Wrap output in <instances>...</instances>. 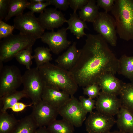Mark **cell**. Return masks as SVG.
<instances>
[{
  "label": "cell",
  "mask_w": 133,
  "mask_h": 133,
  "mask_svg": "<svg viewBox=\"0 0 133 133\" xmlns=\"http://www.w3.org/2000/svg\"><path fill=\"white\" fill-rule=\"evenodd\" d=\"M86 37L76 62L69 71L78 86L82 88L98 84L105 74L115 75L118 66V59L101 35L88 34Z\"/></svg>",
  "instance_id": "6da1fadb"
},
{
  "label": "cell",
  "mask_w": 133,
  "mask_h": 133,
  "mask_svg": "<svg viewBox=\"0 0 133 133\" xmlns=\"http://www.w3.org/2000/svg\"><path fill=\"white\" fill-rule=\"evenodd\" d=\"M46 85L74 95L78 86L69 71L50 62L38 68Z\"/></svg>",
  "instance_id": "7a4b0ae2"
},
{
  "label": "cell",
  "mask_w": 133,
  "mask_h": 133,
  "mask_svg": "<svg viewBox=\"0 0 133 133\" xmlns=\"http://www.w3.org/2000/svg\"><path fill=\"white\" fill-rule=\"evenodd\" d=\"M111 12L119 37L126 41L133 40V0H115Z\"/></svg>",
  "instance_id": "3957f363"
},
{
  "label": "cell",
  "mask_w": 133,
  "mask_h": 133,
  "mask_svg": "<svg viewBox=\"0 0 133 133\" xmlns=\"http://www.w3.org/2000/svg\"><path fill=\"white\" fill-rule=\"evenodd\" d=\"M36 39L19 33L4 38L0 44V62L8 61L23 50L34 44Z\"/></svg>",
  "instance_id": "277c9868"
},
{
  "label": "cell",
  "mask_w": 133,
  "mask_h": 133,
  "mask_svg": "<svg viewBox=\"0 0 133 133\" xmlns=\"http://www.w3.org/2000/svg\"><path fill=\"white\" fill-rule=\"evenodd\" d=\"M23 90L30 98L33 105L41 100L46 84L37 67L27 70L22 76Z\"/></svg>",
  "instance_id": "5b68a950"
},
{
  "label": "cell",
  "mask_w": 133,
  "mask_h": 133,
  "mask_svg": "<svg viewBox=\"0 0 133 133\" xmlns=\"http://www.w3.org/2000/svg\"><path fill=\"white\" fill-rule=\"evenodd\" d=\"M15 28L20 33L31 36L36 40L41 38L44 33L38 18L30 11L15 17L13 20Z\"/></svg>",
  "instance_id": "8992f818"
},
{
  "label": "cell",
  "mask_w": 133,
  "mask_h": 133,
  "mask_svg": "<svg viewBox=\"0 0 133 133\" xmlns=\"http://www.w3.org/2000/svg\"><path fill=\"white\" fill-rule=\"evenodd\" d=\"M94 29L101 35L107 42L113 47L117 43V32L115 20L108 13L100 12L92 23Z\"/></svg>",
  "instance_id": "52a82bcc"
},
{
  "label": "cell",
  "mask_w": 133,
  "mask_h": 133,
  "mask_svg": "<svg viewBox=\"0 0 133 133\" xmlns=\"http://www.w3.org/2000/svg\"><path fill=\"white\" fill-rule=\"evenodd\" d=\"M58 114L63 118L74 127H81L86 119L87 113L83 109L79 100L74 95L70 96L69 100L58 109Z\"/></svg>",
  "instance_id": "ba28073f"
},
{
  "label": "cell",
  "mask_w": 133,
  "mask_h": 133,
  "mask_svg": "<svg viewBox=\"0 0 133 133\" xmlns=\"http://www.w3.org/2000/svg\"><path fill=\"white\" fill-rule=\"evenodd\" d=\"M0 73V97L17 90L22 84V75L16 66H4Z\"/></svg>",
  "instance_id": "9c48e42d"
},
{
  "label": "cell",
  "mask_w": 133,
  "mask_h": 133,
  "mask_svg": "<svg viewBox=\"0 0 133 133\" xmlns=\"http://www.w3.org/2000/svg\"><path fill=\"white\" fill-rule=\"evenodd\" d=\"M116 123V120L113 116L97 111L90 113L85 122L88 133H108Z\"/></svg>",
  "instance_id": "30bf717a"
},
{
  "label": "cell",
  "mask_w": 133,
  "mask_h": 133,
  "mask_svg": "<svg viewBox=\"0 0 133 133\" xmlns=\"http://www.w3.org/2000/svg\"><path fill=\"white\" fill-rule=\"evenodd\" d=\"M66 28L62 27L56 32L54 30L45 32L40 39L48 46L50 51L58 55L68 48L71 42L68 40Z\"/></svg>",
  "instance_id": "8fae6325"
},
{
  "label": "cell",
  "mask_w": 133,
  "mask_h": 133,
  "mask_svg": "<svg viewBox=\"0 0 133 133\" xmlns=\"http://www.w3.org/2000/svg\"><path fill=\"white\" fill-rule=\"evenodd\" d=\"M31 115L38 127L46 126L56 119L58 114V109L42 100L33 105Z\"/></svg>",
  "instance_id": "7c38bea8"
},
{
  "label": "cell",
  "mask_w": 133,
  "mask_h": 133,
  "mask_svg": "<svg viewBox=\"0 0 133 133\" xmlns=\"http://www.w3.org/2000/svg\"><path fill=\"white\" fill-rule=\"evenodd\" d=\"M122 104L117 96L101 91L96 101L97 111L112 116L117 115Z\"/></svg>",
  "instance_id": "4fadbf2b"
},
{
  "label": "cell",
  "mask_w": 133,
  "mask_h": 133,
  "mask_svg": "<svg viewBox=\"0 0 133 133\" xmlns=\"http://www.w3.org/2000/svg\"><path fill=\"white\" fill-rule=\"evenodd\" d=\"M38 18L45 30L51 31L61 27L67 20L61 11L53 8H46Z\"/></svg>",
  "instance_id": "5bb4252c"
},
{
  "label": "cell",
  "mask_w": 133,
  "mask_h": 133,
  "mask_svg": "<svg viewBox=\"0 0 133 133\" xmlns=\"http://www.w3.org/2000/svg\"><path fill=\"white\" fill-rule=\"evenodd\" d=\"M70 96L64 91L46 85L42 93V99L58 109L69 100Z\"/></svg>",
  "instance_id": "9a60e30c"
},
{
  "label": "cell",
  "mask_w": 133,
  "mask_h": 133,
  "mask_svg": "<svg viewBox=\"0 0 133 133\" xmlns=\"http://www.w3.org/2000/svg\"><path fill=\"white\" fill-rule=\"evenodd\" d=\"M125 83L116 77L115 75L107 73L101 77L98 84L102 92L117 96L119 95Z\"/></svg>",
  "instance_id": "2e32d148"
},
{
  "label": "cell",
  "mask_w": 133,
  "mask_h": 133,
  "mask_svg": "<svg viewBox=\"0 0 133 133\" xmlns=\"http://www.w3.org/2000/svg\"><path fill=\"white\" fill-rule=\"evenodd\" d=\"M76 44V42H74L66 51L58 57L55 60L57 65L68 71L73 68L77 61L80 53V49L77 48Z\"/></svg>",
  "instance_id": "e0dca14e"
},
{
  "label": "cell",
  "mask_w": 133,
  "mask_h": 133,
  "mask_svg": "<svg viewBox=\"0 0 133 133\" xmlns=\"http://www.w3.org/2000/svg\"><path fill=\"white\" fill-rule=\"evenodd\" d=\"M116 123L124 133H133V112L122 105L117 114Z\"/></svg>",
  "instance_id": "ac0fdd59"
},
{
  "label": "cell",
  "mask_w": 133,
  "mask_h": 133,
  "mask_svg": "<svg viewBox=\"0 0 133 133\" xmlns=\"http://www.w3.org/2000/svg\"><path fill=\"white\" fill-rule=\"evenodd\" d=\"M66 22L68 26L66 28L71 32L79 39L84 36L87 35L84 32V29H89L86 22L82 20L78 16L76 12L70 14L69 19L67 20Z\"/></svg>",
  "instance_id": "d6986e66"
},
{
  "label": "cell",
  "mask_w": 133,
  "mask_h": 133,
  "mask_svg": "<svg viewBox=\"0 0 133 133\" xmlns=\"http://www.w3.org/2000/svg\"><path fill=\"white\" fill-rule=\"evenodd\" d=\"M28 97L23 90H16L3 96L0 97V112H6L21 99Z\"/></svg>",
  "instance_id": "ffe728a7"
},
{
  "label": "cell",
  "mask_w": 133,
  "mask_h": 133,
  "mask_svg": "<svg viewBox=\"0 0 133 133\" xmlns=\"http://www.w3.org/2000/svg\"><path fill=\"white\" fill-rule=\"evenodd\" d=\"M99 8L96 0H89L87 4L79 11V17L84 21L92 23L98 15Z\"/></svg>",
  "instance_id": "44dd1931"
},
{
  "label": "cell",
  "mask_w": 133,
  "mask_h": 133,
  "mask_svg": "<svg viewBox=\"0 0 133 133\" xmlns=\"http://www.w3.org/2000/svg\"><path fill=\"white\" fill-rule=\"evenodd\" d=\"M117 73L125 76L133 83V56L124 54L118 59Z\"/></svg>",
  "instance_id": "7402d4cb"
},
{
  "label": "cell",
  "mask_w": 133,
  "mask_h": 133,
  "mask_svg": "<svg viewBox=\"0 0 133 133\" xmlns=\"http://www.w3.org/2000/svg\"><path fill=\"white\" fill-rule=\"evenodd\" d=\"M38 128L35 121L30 114L18 120L11 133H35Z\"/></svg>",
  "instance_id": "603a6c76"
},
{
  "label": "cell",
  "mask_w": 133,
  "mask_h": 133,
  "mask_svg": "<svg viewBox=\"0 0 133 133\" xmlns=\"http://www.w3.org/2000/svg\"><path fill=\"white\" fill-rule=\"evenodd\" d=\"M47 127L50 133H74V126L63 118L56 119Z\"/></svg>",
  "instance_id": "cb8c5ba5"
},
{
  "label": "cell",
  "mask_w": 133,
  "mask_h": 133,
  "mask_svg": "<svg viewBox=\"0 0 133 133\" xmlns=\"http://www.w3.org/2000/svg\"><path fill=\"white\" fill-rule=\"evenodd\" d=\"M18 121L13 114L0 112V133H11Z\"/></svg>",
  "instance_id": "d4e9b609"
},
{
  "label": "cell",
  "mask_w": 133,
  "mask_h": 133,
  "mask_svg": "<svg viewBox=\"0 0 133 133\" xmlns=\"http://www.w3.org/2000/svg\"><path fill=\"white\" fill-rule=\"evenodd\" d=\"M119 95L122 105L133 112V83H125Z\"/></svg>",
  "instance_id": "484cf974"
},
{
  "label": "cell",
  "mask_w": 133,
  "mask_h": 133,
  "mask_svg": "<svg viewBox=\"0 0 133 133\" xmlns=\"http://www.w3.org/2000/svg\"><path fill=\"white\" fill-rule=\"evenodd\" d=\"M30 4L26 0H11L8 12L5 21L6 22L13 16L23 14L24 10Z\"/></svg>",
  "instance_id": "4316f807"
},
{
  "label": "cell",
  "mask_w": 133,
  "mask_h": 133,
  "mask_svg": "<svg viewBox=\"0 0 133 133\" xmlns=\"http://www.w3.org/2000/svg\"><path fill=\"white\" fill-rule=\"evenodd\" d=\"M34 54L33 55L36 67L38 68L42 65L50 62L52 60L50 50L49 48L43 47H38L34 50Z\"/></svg>",
  "instance_id": "83f0119b"
},
{
  "label": "cell",
  "mask_w": 133,
  "mask_h": 133,
  "mask_svg": "<svg viewBox=\"0 0 133 133\" xmlns=\"http://www.w3.org/2000/svg\"><path fill=\"white\" fill-rule=\"evenodd\" d=\"M30 46L20 51L15 56L16 60L20 64L25 66L27 70L30 69L33 59L32 55V48Z\"/></svg>",
  "instance_id": "f1b7e54d"
},
{
  "label": "cell",
  "mask_w": 133,
  "mask_h": 133,
  "mask_svg": "<svg viewBox=\"0 0 133 133\" xmlns=\"http://www.w3.org/2000/svg\"><path fill=\"white\" fill-rule=\"evenodd\" d=\"M79 100L84 110L87 113H91L96 108V101L89 98H86L83 96L79 97Z\"/></svg>",
  "instance_id": "f546056e"
},
{
  "label": "cell",
  "mask_w": 133,
  "mask_h": 133,
  "mask_svg": "<svg viewBox=\"0 0 133 133\" xmlns=\"http://www.w3.org/2000/svg\"><path fill=\"white\" fill-rule=\"evenodd\" d=\"M83 93L92 99L97 98L99 95L101 88L97 83H95L83 87Z\"/></svg>",
  "instance_id": "4dcf8cb0"
},
{
  "label": "cell",
  "mask_w": 133,
  "mask_h": 133,
  "mask_svg": "<svg viewBox=\"0 0 133 133\" xmlns=\"http://www.w3.org/2000/svg\"><path fill=\"white\" fill-rule=\"evenodd\" d=\"M14 28V26L0 20V39L7 38L13 34L12 32Z\"/></svg>",
  "instance_id": "1f68e13d"
},
{
  "label": "cell",
  "mask_w": 133,
  "mask_h": 133,
  "mask_svg": "<svg viewBox=\"0 0 133 133\" xmlns=\"http://www.w3.org/2000/svg\"><path fill=\"white\" fill-rule=\"evenodd\" d=\"M50 5L47 0L46 2L35 4H30L27 7V8L30 10L33 13H40L43 12L48 6Z\"/></svg>",
  "instance_id": "d6a6232c"
},
{
  "label": "cell",
  "mask_w": 133,
  "mask_h": 133,
  "mask_svg": "<svg viewBox=\"0 0 133 133\" xmlns=\"http://www.w3.org/2000/svg\"><path fill=\"white\" fill-rule=\"evenodd\" d=\"M115 0H97L96 1L98 6L103 9L104 12L108 13L111 11L114 5Z\"/></svg>",
  "instance_id": "836d02e7"
},
{
  "label": "cell",
  "mask_w": 133,
  "mask_h": 133,
  "mask_svg": "<svg viewBox=\"0 0 133 133\" xmlns=\"http://www.w3.org/2000/svg\"><path fill=\"white\" fill-rule=\"evenodd\" d=\"M48 1L50 5L61 10H66L69 6V0H48Z\"/></svg>",
  "instance_id": "e575fe53"
},
{
  "label": "cell",
  "mask_w": 133,
  "mask_h": 133,
  "mask_svg": "<svg viewBox=\"0 0 133 133\" xmlns=\"http://www.w3.org/2000/svg\"><path fill=\"white\" fill-rule=\"evenodd\" d=\"M11 0H0V20L5 18L8 12Z\"/></svg>",
  "instance_id": "d590c367"
},
{
  "label": "cell",
  "mask_w": 133,
  "mask_h": 133,
  "mask_svg": "<svg viewBox=\"0 0 133 133\" xmlns=\"http://www.w3.org/2000/svg\"><path fill=\"white\" fill-rule=\"evenodd\" d=\"M89 0H69V6L73 10L74 12L77 10H81Z\"/></svg>",
  "instance_id": "8d00e7d4"
},
{
  "label": "cell",
  "mask_w": 133,
  "mask_h": 133,
  "mask_svg": "<svg viewBox=\"0 0 133 133\" xmlns=\"http://www.w3.org/2000/svg\"><path fill=\"white\" fill-rule=\"evenodd\" d=\"M32 105H33V104L32 103L27 105L22 102H18L13 106L11 109L14 112H18L23 111L27 107L32 106Z\"/></svg>",
  "instance_id": "74e56055"
},
{
  "label": "cell",
  "mask_w": 133,
  "mask_h": 133,
  "mask_svg": "<svg viewBox=\"0 0 133 133\" xmlns=\"http://www.w3.org/2000/svg\"><path fill=\"white\" fill-rule=\"evenodd\" d=\"M35 133H50L48 130L47 127L44 126L38 127Z\"/></svg>",
  "instance_id": "f35d334b"
},
{
  "label": "cell",
  "mask_w": 133,
  "mask_h": 133,
  "mask_svg": "<svg viewBox=\"0 0 133 133\" xmlns=\"http://www.w3.org/2000/svg\"><path fill=\"white\" fill-rule=\"evenodd\" d=\"M47 0H30L29 2L31 4H35L45 2Z\"/></svg>",
  "instance_id": "ab89813d"
},
{
  "label": "cell",
  "mask_w": 133,
  "mask_h": 133,
  "mask_svg": "<svg viewBox=\"0 0 133 133\" xmlns=\"http://www.w3.org/2000/svg\"><path fill=\"white\" fill-rule=\"evenodd\" d=\"M108 133H124L121 131H114L110 132Z\"/></svg>",
  "instance_id": "60d3db41"
},
{
  "label": "cell",
  "mask_w": 133,
  "mask_h": 133,
  "mask_svg": "<svg viewBox=\"0 0 133 133\" xmlns=\"http://www.w3.org/2000/svg\"></svg>",
  "instance_id": "b9f144b4"
}]
</instances>
